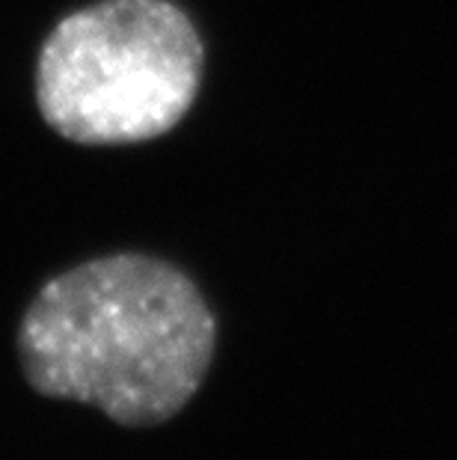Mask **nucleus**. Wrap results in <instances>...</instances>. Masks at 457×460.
<instances>
[{
	"label": "nucleus",
	"instance_id": "obj_1",
	"mask_svg": "<svg viewBox=\"0 0 457 460\" xmlns=\"http://www.w3.org/2000/svg\"><path fill=\"white\" fill-rule=\"evenodd\" d=\"M217 321L176 264L116 252L39 288L18 330L39 395L101 410L125 428L170 422L206 380Z\"/></svg>",
	"mask_w": 457,
	"mask_h": 460
},
{
	"label": "nucleus",
	"instance_id": "obj_2",
	"mask_svg": "<svg viewBox=\"0 0 457 460\" xmlns=\"http://www.w3.org/2000/svg\"><path fill=\"white\" fill-rule=\"evenodd\" d=\"M202 68L199 31L172 0H101L48 33L36 102L66 140L131 146L167 134L188 116Z\"/></svg>",
	"mask_w": 457,
	"mask_h": 460
}]
</instances>
